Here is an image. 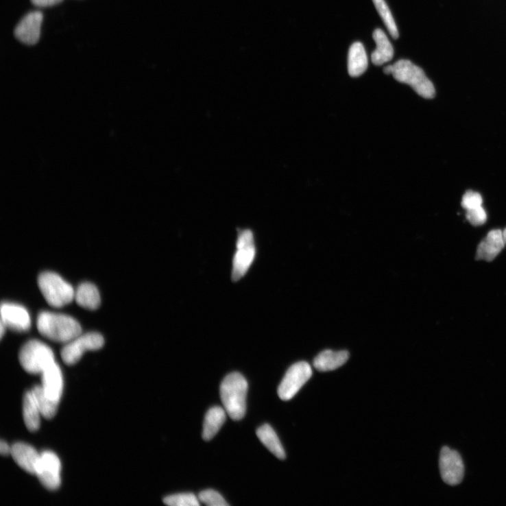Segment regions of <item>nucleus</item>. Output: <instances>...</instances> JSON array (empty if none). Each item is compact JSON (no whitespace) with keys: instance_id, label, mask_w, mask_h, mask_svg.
<instances>
[{"instance_id":"f257e3e1","label":"nucleus","mask_w":506,"mask_h":506,"mask_svg":"<svg viewBox=\"0 0 506 506\" xmlns=\"http://www.w3.org/2000/svg\"><path fill=\"white\" fill-rule=\"evenodd\" d=\"M37 328L46 339L65 344L82 334L81 326L75 319L50 312L40 313L37 319Z\"/></svg>"},{"instance_id":"f03ea898","label":"nucleus","mask_w":506,"mask_h":506,"mask_svg":"<svg viewBox=\"0 0 506 506\" xmlns=\"http://www.w3.org/2000/svg\"><path fill=\"white\" fill-rule=\"evenodd\" d=\"M248 389L247 381L237 372L229 374L221 382V402L225 411L234 420H240L245 416Z\"/></svg>"},{"instance_id":"7ed1b4c3","label":"nucleus","mask_w":506,"mask_h":506,"mask_svg":"<svg viewBox=\"0 0 506 506\" xmlns=\"http://www.w3.org/2000/svg\"><path fill=\"white\" fill-rule=\"evenodd\" d=\"M391 75L397 81L409 84L419 96L427 99L435 97L436 91L433 83L423 69L411 61L402 60L397 62L393 65Z\"/></svg>"},{"instance_id":"20e7f679","label":"nucleus","mask_w":506,"mask_h":506,"mask_svg":"<svg viewBox=\"0 0 506 506\" xmlns=\"http://www.w3.org/2000/svg\"><path fill=\"white\" fill-rule=\"evenodd\" d=\"M38 284L45 300L53 307H62L75 299V291L58 274L50 272L40 274Z\"/></svg>"},{"instance_id":"39448f33","label":"nucleus","mask_w":506,"mask_h":506,"mask_svg":"<svg viewBox=\"0 0 506 506\" xmlns=\"http://www.w3.org/2000/svg\"><path fill=\"white\" fill-rule=\"evenodd\" d=\"M22 368L28 374H39L55 361L51 348L38 340L27 342L19 352Z\"/></svg>"},{"instance_id":"423d86ee","label":"nucleus","mask_w":506,"mask_h":506,"mask_svg":"<svg viewBox=\"0 0 506 506\" xmlns=\"http://www.w3.org/2000/svg\"><path fill=\"white\" fill-rule=\"evenodd\" d=\"M313 376V370L307 362L300 361L291 365L278 388L280 400L289 401Z\"/></svg>"},{"instance_id":"0eeeda50","label":"nucleus","mask_w":506,"mask_h":506,"mask_svg":"<svg viewBox=\"0 0 506 506\" xmlns=\"http://www.w3.org/2000/svg\"><path fill=\"white\" fill-rule=\"evenodd\" d=\"M104 345L103 336L98 333L80 334L66 344L61 352L64 362L67 365L77 363L84 352L101 349Z\"/></svg>"},{"instance_id":"6e6552de","label":"nucleus","mask_w":506,"mask_h":506,"mask_svg":"<svg viewBox=\"0 0 506 506\" xmlns=\"http://www.w3.org/2000/svg\"><path fill=\"white\" fill-rule=\"evenodd\" d=\"M61 470L59 457L51 452H44L40 454L36 475L46 489L53 491L61 485Z\"/></svg>"},{"instance_id":"1a4fd4ad","label":"nucleus","mask_w":506,"mask_h":506,"mask_svg":"<svg viewBox=\"0 0 506 506\" xmlns=\"http://www.w3.org/2000/svg\"><path fill=\"white\" fill-rule=\"evenodd\" d=\"M439 469L443 481L451 486L459 485L464 477V464L460 455L447 446L442 448Z\"/></svg>"},{"instance_id":"9d476101","label":"nucleus","mask_w":506,"mask_h":506,"mask_svg":"<svg viewBox=\"0 0 506 506\" xmlns=\"http://www.w3.org/2000/svg\"><path fill=\"white\" fill-rule=\"evenodd\" d=\"M1 322L7 328L23 333L30 329L32 320L27 309L22 305L3 302L1 305Z\"/></svg>"},{"instance_id":"9b49d317","label":"nucleus","mask_w":506,"mask_h":506,"mask_svg":"<svg viewBox=\"0 0 506 506\" xmlns=\"http://www.w3.org/2000/svg\"><path fill=\"white\" fill-rule=\"evenodd\" d=\"M43 20V15L40 12L25 15L15 28L14 36L16 39L27 45L37 44L40 38Z\"/></svg>"},{"instance_id":"f8f14e48","label":"nucleus","mask_w":506,"mask_h":506,"mask_svg":"<svg viewBox=\"0 0 506 506\" xmlns=\"http://www.w3.org/2000/svg\"><path fill=\"white\" fill-rule=\"evenodd\" d=\"M237 248L232 270V279L234 281H237L245 274L256 256V247L253 239H238Z\"/></svg>"},{"instance_id":"ddd939ff","label":"nucleus","mask_w":506,"mask_h":506,"mask_svg":"<svg viewBox=\"0 0 506 506\" xmlns=\"http://www.w3.org/2000/svg\"><path fill=\"white\" fill-rule=\"evenodd\" d=\"M41 374V386L46 395L53 400L60 402L64 389V378L60 365L54 361Z\"/></svg>"},{"instance_id":"4468645a","label":"nucleus","mask_w":506,"mask_h":506,"mask_svg":"<svg viewBox=\"0 0 506 506\" xmlns=\"http://www.w3.org/2000/svg\"><path fill=\"white\" fill-rule=\"evenodd\" d=\"M505 245L503 231L501 230H492L478 245L475 259L476 261L492 262L498 256Z\"/></svg>"},{"instance_id":"2eb2a0df","label":"nucleus","mask_w":506,"mask_h":506,"mask_svg":"<svg viewBox=\"0 0 506 506\" xmlns=\"http://www.w3.org/2000/svg\"><path fill=\"white\" fill-rule=\"evenodd\" d=\"M12 457L14 460L25 472L36 474L37 465L40 455L29 444L16 443L12 446Z\"/></svg>"},{"instance_id":"dca6fc26","label":"nucleus","mask_w":506,"mask_h":506,"mask_svg":"<svg viewBox=\"0 0 506 506\" xmlns=\"http://www.w3.org/2000/svg\"><path fill=\"white\" fill-rule=\"evenodd\" d=\"M348 351L334 352L327 350L321 352L314 360V367L320 372L333 371L342 367L349 359Z\"/></svg>"},{"instance_id":"f3484780","label":"nucleus","mask_w":506,"mask_h":506,"mask_svg":"<svg viewBox=\"0 0 506 506\" xmlns=\"http://www.w3.org/2000/svg\"><path fill=\"white\" fill-rule=\"evenodd\" d=\"M24 423L28 431L36 432L40 427L42 415L32 391L25 394L23 403Z\"/></svg>"},{"instance_id":"a211bd4d","label":"nucleus","mask_w":506,"mask_h":506,"mask_svg":"<svg viewBox=\"0 0 506 506\" xmlns=\"http://www.w3.org/2000/svg\"><path fill=\"white\" fill-rule=\"evenodd\" d=\"M74 300L79 306L89 311H95L101 304L99 291L91 283L81 284L75 292Z\"/></svg>"},{"instance_id":"6ab92c4d","label":"nucleus","mask_w":506,"mask_h":506,"mask_svg":"<svg viewBox=\"0 0 506 506\" xmlns=\"http://www.w3.org/2000/svg\"><path fill=\"white\" fill-rule=\"evenodd\" d=\"M373 38L376 43V49L372 53V62L376 66H381L393 58L394 49L387 36L381 29H376Z\"/></svg>"},{"instance_id":"aec40b11","label":"nucleus","mask_w":506,"mask_h":506,"mask_svg":"<svg viewBox=\"0 0 506 506\" xmlns=\"http://www.w3.org/2000/svg\"><path fill=\"white\" fill-rule=\"evenodd\" d=\"M368 68V58L361 43L357 42L350 47L348 53V72L351 77L361 75Z\"/></svg>"},{"instance_id":"412c9836","label":"nucleus","mask_w":506,"mask_h":506,"mask_svg":"<svg viewBox=\"0 0 506 506\" xmlns=\"http://www.w3.org/2000/svg\"><path fill=\"white\" fill-rule=\"evenodd\" d=\"M226 412L219 407H214L208 410L204 424L202 436L204 440L210 441L217 435L226 420Z\"/></svg>"},{"instance_id":"4be33fe9","label":"nucleus","mask_w":506,"mask_h":506,"mask_svg":"<svg viewBox=\"0 0 506 506\" xmlns=\"http://www.w3.org/2000/svg\"><path fill=\"white\" fill-rule=\"evenodd\" d=\"M257 435L261 442L276 457L281 460L286 459L285 448L276 433L269 425L265 424L260 427L257 431Z\"/></svg>"},{"instance_id":"5701e85b","label":"nucleus","mask_w":506,"mask_h":506,"mask_svg":"<svg viewBox=\"0 0 506 506\" xmlns=\"http://www.w3.org/2000/svg\"><path fill=\"white\" fill-rule=\"evenodd\" d=\"M42 415L51 419L58 412L60 402L49 398L41 385L36 386L32 390Z\"/></svg>"},{"instance_id":"b1692460","label":"nucleus","mask_w":506,"mask_h":506,"mask_svg":"<svg viewBox=\"0 0 506 506\" xmlns=\"http://www.w3.org/2000/svg\"><path fill=\"white\" fill-rule=\"evenodd\" d=\"M374 4L393 39L399 38L398 26L385 0H373Z\"/></svg>"},{"instance_id":"393cba45","label":"nucleus","mask_w":506,"mask_h":506,"mask_svg":"<svg viewBox=\"0 0 506 506\" xmlns=\"http://www.w3.org/2000/svg\"><path fill=\"white\" fill-rule=\"evenodd\" d=\"M199 498L191 493L177 494L168 496L163 499V503L171 506H199Z\"/></svg>"},{"instance_id":"a878e982","label":"nucleus","mask_w":506,"mask_h":506,"mask_svg":"<svg viewBox=\"0 0 506 506\" xmlns=\"http://www.w3.org/2000/svg\"><path fill=\"white\" fill-rule=\"evenodd\" d=\"M199 499L204 504L209 506H228L229 504L217 492L208 490L202 492L199 495Z\"/></svg>"},{"instance_id":"bb28decb","label":"nucleus","mask_w":506,"mask_h":506,"mask_svg":"<svg viewBox=\"0 0 506 506\" xmlns=\"http://www.w3.org/2000/svg\"><path fill=\"white\" fill-rule=\"evenodd\" d=\"M482 195L477 192L469 190L463 196L461 206L466 210L483 206Z\"/></svg>"},{"instance_id":"cd10ccee","label":"nucleus","mask_w":506,"mask_h":506,"mask_svg":"<svg viewBox=\"0 0 506 506\" xmlns=\"http://www.w3.org/2000/svg\"><path fill=\"white\" fill-rule=\"evenodd\" d=\"M466 218L473 226H481L487 219V215L483 206L467 210Z\"/></svg>"},{"instance_id":"c85d7f7f","label":"nucleus","mask_w":506,"mask_h":506,"mask_svg":"<svg viewBox=\"0 0 506 506\" xmlns=\"http://www.w3.org/2000/svg\"><path fill=\"white\" fill-rule=\"evenodd\" d=\"M32 3L40 8L52 7L61 3L63 0H31Z\"/></svg>"},{"instance_id":"c756f323","label":"nucleus","mask_w":506,"mask_h":506,"mask_svg":"<svg viewBox=\"0 0 506 506\" xmlns=\"http://www.w3.org/2000/svg\"><path fill=\"white\" fill-rule=\"evenodd\" d=\"M0 453L4 457L11 455L12 446H10L6 442L2 440L0 442Z\"/></svg>"},{"instance_id":"7c9ffc66","label":"nucleus","mask_w":506,"mask_h":506,"mask_svg":"<svg viewBox=\"0 0 506 506\" xmlns=\"http://www.w3.org/2000/svg\"><path fill=\"white\" fill-rule=\"evenodd\" d=\"M6 329L7 328L5 326V324L3 322H1V324H0V336H1V339H3Z\"/></svg>"},{"instance_id":"2f4dec72","label":"nucleus","mask_w":506,"mask_h":506,"mask_svg":"<svg viewBox=\"0 0 506 506\" xmlns=\"http://www.w3.org/2000/svg\"><path fill=\"white\" fill-rule=\"evenodd\" d=\"M392 71H393V65L388 66L385 67L383 70L385 74L386 75L391 74Z\"/></svg>"},{"instance_id":"473e14b6","label":"nucleus","mask_w":506,"mask_h":506,"mask_svg":"<svg viewBox=\"0 0 506 506\" xmlns=\"http://www.w3.org/2000/svg\"><path fill=\"white\" fill-rule=\"evenodd\" d=\"M503 238L506 244V228L503 231Z\"/></svg>"}]
</instances>
